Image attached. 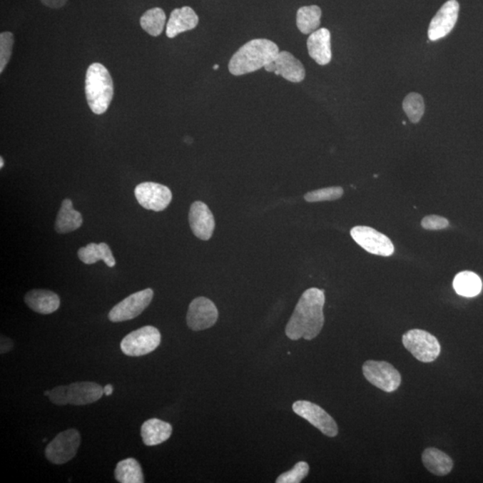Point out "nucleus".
<instances>
[{
	"label": "nucleus",
	"instance_id": "dca6fc26",
	"mask_svg": "<svg viewBox=\"0 0 483 483\" xmlns=\"http://www.w3.org/2000/svg\"><path fill=\"white\" fill-rule=\"evenodd\" d=\"M330 39V31L326 28H320L310 34L307 40L308 52L317 64L320 66L330 64L332 59Z\"/></svg>",
	"mask_w": 483,
	"mask_h": 483
},
{
	"label": "nucleus",
	"instance_id": "6ab92c4d",
	"mask_svg": "<svg viewBox=\"0 0 483 483\" xmlns=\"http://www.w3.org/2000/svg\"><path fill=\"white\" fill-rule=\"evenodd\" d=\"M24 302L31 310L44 315L55 312L60 306L59 296L44 289H34L28 292L24 296Z\"/></svg>",
	"mask_w": 483,
	"mask_h": 483
},
{
	"label": "nucleus",
	"instance_id": "1a4fd4ad",
	"mask_svg": "<svg viewBox=\"0 0 483 483\" xmlns=\"http://www.w3.org/2000/svg\"><path fill=\"white\" fill-rule=\"evenodd\" d=\"M153 295L154 292L151 288L129 295L111 309L108 319L112 322H122L136 318L150 305Z\"/></svg>",
	"mask_w": 483,
	"mask_h": 483
},
{
	"label": "nucleus",
	"instance_id": "e433bc0d",
	"mask_svg": "<svg viewBox=\"0 0 483 483\" xmlns=\"http://www.w3.org/2000/svg\"><path fill=\"white\" fill-rule=\"evenodd\" d=\"M218 65H215L213 69L218 70Z\"/></svg>",
	"mask_w": 483,
	"mask_h": 483
},
{
	"label": "nucleus",
	"instance_id": "c9c22d12",
	"mask_svg": "<svg viewBox=\"0 0 483 483\" xmlns=\"http://www.w3.org/2000/svg\"><path fill=\"white\" fill-rule=\"evenodd\" d=\"M4 160H3V158H0V168H3L4 167Z\"/></svg>",
	"mask_w": 483,
	"mask_h": 483
},
{
	"label": "nucleus",
	"instance_id": "a211bd4d",
	"mask_svg": "<svg viewBox=\"0 0 483 483\" xmlns=\"http://www.w3.org/2000/svg\"><path fill=\"white\" fill-rule=\"evenodd\" d=\"M199 17L190 6L173 10L169 16L166 34L173 39L185 31H191L198 26Z\"/></svg>",
	"mask_w": 483,
	"mask_h": 483
},
{
	"label": "nucleus",
	"instance_id": "f8f14e48",
	"mask_svg": "<svg viewBox=\"0 0 483 483\" xmlns=\"http://www.w3.org/2000/svg\"><path fill=\"white\" fill-rule=\"evenodd\" d=\"M218 311L213 301L197 298L190 304L186 322L192 330L200 331L213 327L217 322Z\"/></svg>",
	"mask_w": 483,
	"mask_h": 483
},
{
	"label": "nucleus",
	"instance_id": "f257e3e1",
	"mask_svg": "<svg viewBox=\"0 0 483 483\" xmlns=\"http://www.w3.org/2000/svg\"><path fill=\"white\" fill-rule=\"evenodd\" d=\"M324 305L325 294L323 290L312 288L304 292L285 327L287 336L292 340L300 338L312 340L318 336L325 322Z\"/></svg>",
	"mask_w": 483,
	"mask_h": 483
},
{
	"label": "nucleus",
	"instance_id": "473e14b6",
	"mask_svg": "<svg viewBox=\"0 0 483 483\" xmlns=\"http://www.w3.org/2000/svg\"><path fill=\"white\" fill-rule=\"evenodd\" d=\"M40 1L48 8L58 9L64 6L68 0H40Z\"/></svg>",
	"mask_w": 483,
	"mask_h": 483
},
{
	"label": "nucleus",
	"instance_id": "bb28decb",
	"mask_svg": "<svg viewBox=\"0 0 483 483\" xmlns=\"http://www.w3.org/2000/svg\"><path fill=\"white\" fill-rule=\"evenodd\" d=\"M166 14L160 8L148 10L140 19L143 29L151 36L157 37L162 34L166 24Z\"/></svg>",
	"mask_w": 483,
	"mask_h": 483
},
{
	"label": "nucleus",
	"instance_id": "4be33fe9",
	"mask_svg": "<svg viewBox=\"0 0 483 483\" xmlns=\"http://www.w3.org/2000/svg\"><path fill=\"white\" fill-rule=\"evenodd\" d=\"M422 463L429 472L437 476L449 474L453 469V461L443 451L429 447L422 453Z\"/></svg>",
	"mask_w": 483,
	"mask_h": 483
},
{
	"label": "nucleus",
	"instance_id": "9d476101",
	"mask_svg": "<svg viewBox=\"0 0 483 483\" xmlns=\"http://www.w3.org/2000/svg\"><path fill=\"white\" fill-rule=\"evenodd\" d=\"M293 411L320 429L324 435L330 437V438L337 435L338 427L336 422L318 405L310 401H296L293 405Z\"/></svg>",
	"mask_w": 483,
	"mask_h": 483
},
{
	"label": "nucleus",
	"instance_id": "4468645a",
	"mask_svg": "<svg viewBox=\"0 0 483 483\" xmlns=\"http://www.w3.org/2000/svg\"><path fill=\"white\" fill-rule=\"evenodd\" d=\"M189 224L193 235L207 241L213 235L215 220L209 207L203 202L192 204L189 211Z\"/></svg>",
	"mask_w": 483,
	"mask_h": 483
},
{
	"label": "nucleus",
	"instance_id": "a878e982",
	"mask_svg": "<svg viewBox=\"0 0 483 483\" xmlns=\"http://www.w3.org/2000/svg\"><path fill=\"white\" fill-rule=\"evenodd\" d=\"M115 478L120 483H143L142 467L135 458L120 461L116 464Z\"/></svg>",
	"mask_w": 483,
	"mask_h": 483
},
{
	"label": "nucleus",
	"instance_id": "423d86ee",
	"mask_svg": "<svg viewBox=\"0 0 483 483\" xmlns=\"http://www.w3.org/2000/svg\"><path fill=\"white\" fill-rule=\"evenodd\" d=\"M81 444V435L76 429L59 433L45 449V456L51 463L64 464L76 456Z\"/></svg>",
	"mask_w": 483,
	"mask_h": 483
},
{
	"label": "nucleus",
	"instance_id": "20e7f679",
	"mask_svg": "<svg viewBox=\"0 0 483 483\" xmlns=\"http://www.w3.org/2000/svg\"><path fill=\"white\" fill-rule=\"evenodd\" d=\"M403 345L415 358L422 362H432L439 357L442 347L436 337L422 330H411L402 337Z\"/></svg>",
	"mask_w": 483,
	"mask_h": 483
},
{
	"label": "nucleus",
	"instance_id": "f704fd0d",
	"mask_svg": "<svg viewBox=\"0 0 483 483\" xmlns=\"http://www.w3.org/2000/svg\"><path fill=\"white\" fill-rule=\"evenodd\" d=\"M113 393V387L112 385H107L104 387V394L106 396H111Z\"/></svg>",
	"mask_w": 483,
	"mask_h": 483
},
{
	"label": "nucleus",
	"instance_id": "f3484780",
	"mask_svg": "<svg viewBox=\"0 0 483 483\" xmlns=\"http://www.w3.org/2000/svg\"><path fill=\"white\" fill-rule=\"evenodd\" d=\"M275 73L291 83H301L305 78L304 65L294 55L288 51H280L274 60Z\"/></svg>",
	"mask_w": 483,
	"mask_h": 483
},
{
	"label": "nucleus",
	"instance_id": "c756f323",
	"mask_svg": "<svg viewBox=\"0 0 483 483\" xmlns=\"http://www.w3.org/2000/svg\"><path fill=\"white\" fill-rule=\"evenodd\" d=\"M15 42L14 35L10 31L0 34V73L4 72L12 56V49Z\"/></svg>",
	"mask_w": 483,
	"mask_h": 483
},
{
	"label": "nucleus",
	"instance_id": "6e6552de",
	"mask_svg": "<svg viewBox=\"0 0 483 483\" xmlns=\"http://www.w3.org/2000/svg\"><path fill=\"white\" fill-rule=\"evenodd\" d=\"M350 234L356 244L372 255L389 257L395 252L391 240L375 228L357 225L351 229Z\"/></svg>",
	"mask_w": 483,
	"mask_h": 483
},
{
	"label": "nucleus",
	"instance_id": "7c9ffc66",
	"mask_svg": "<svg viewBox=\"0 0 483 483\" xmlns=\"http://www.w3.org/2000/svg\"><path fill=\"white\" fill-rule=\"evenodd\" d=\"M309 464L305 462H298L292 470L285 472L278 476L277 483H299L304 479L309 472Z\"/></svg>",
	"mask_w": 483,
	"mask_h": 483
},
{
	"label": "nucleus",
	"instance_id": "412c9836",
	"mask_svg": "<svg viewBox=\"0 0 483 483\" xmlns=\"http://www.w3.org/2000/svg\"><path fill=\"white\" fill-rule=\"evenodd\" d=\"M83 225V217L73 209L72 200L65 199L56 218L55 229L59 234L77 230Z\"/></svg>",
	"mask_w": 483,
	"mask_h": 483
},
{
	"label": "nucleus",
	"instance_id": "393cba45",
	"mask_svg": "<svg viewBox=\"0 0 483 483\" xmlns=\"http://www.w3.org/2000/svg\"><path fill=\"white\" fill-rule=\"evenodd\" d=\"M322 19V9L318 6H302L296 16V24L304 34H311L319 29Z\"/></svg>",
	"mask_w": 483,
	"mask_h": 483
},
{
	"label": "nucleus",
	"instance_id": "7ed1b4c3",
	"mask_svg": "<svg viewBox=\"0 0 483 483\" xmlns=\"http://www.w3.org/2000/svg\"><path fill=\"white\" fill-rule=\"evenodd\" d=\"M86 95L94 114H104L114 96V86L108 70L101 63H93L87 69Z\"/></svg>",
	"mask_w": 483,
	"mask_h": 483
},
{
	"label": "nucleus",
	"instance_id": "2eb2a0df",
	"mask_svg": "<svg viewBox=\"0 0 483 483\" xmlns=\"http://www.w3.org/2000/svg\"><path fill=\"white\" fill-rule=\"evenodd\" d=\"M104 395V387L95 382H83L65 386L66 405H86L100 400Z\"/></svg>",
	"mask_w": 483,
	"mask_h": 483
},
{
	"label": "nucleus",
	"instance_id": "f03ea898",
	"mask_svg": "<svg viewBox=\"0 0 483 483\" xmlns=\"http://www.w3.org/2000/svg\"><path fill=\"white\" fill-rule=\"evenodd\" d=\"M280 53L278 45L267 39H255L242 46L228 64L233 76H244L257 71L273 62Z\"/></svg>",
	"mask_w": 483,
	"mask_h": 483
},
{
	"label": "nucleus",
	"instance_id": "aec40b11",
	"mask_svg": "<svg viewBox=\"0 0 483 483\" xmlns=\"http://www.w3.org/2000/svg\"><path fill=\"white\" fill-rule=\"evenodd\" d=\"M172 434V426L156 418L143 422L141 429L143 442L146 446H157L167 442Z\"/></svg>",
	"mask_w": 483,
	"mask_h": 483
},
{
	"label": "nucleus",
	"instance_id": "5701e85b",
	"mask_svg": "<svg viewBox=\"0 0 483 483\" xmlns=\"http://www.w3.org/2000/svg\"><path fill=\"white\" fill-rule=\"evenodd\" d=\"M78 257L87 265L96 263L101 260H103L106 265L109 268L116 265V260L114 256H113L111 249L105 243H101V244L91 243L86 248H80L78 250Z\"/></svg>",
	"mask_w": 483,
	"mask_h": 483
},
{
	"label": "nucleus",
	"instance_id": "b1692460",
	"mask_svg": "<svg viewBox=\"0 0 483 483\" xmlns=\"http://www.w3.org/2000/svg\"><path fill=\"white\" fill-rule=\"evenodd\" d=\"M454 291L464 298H474L482 291V282L477 274L472 271H462L453 282Z\"/></svg>",
	"mask_w": 483,
	"mask_h": 483
},
{
	"label": "nucleus",
	"instance_id": "39448f33",
	"mask_svg": "<svg viewBox=\"0 0 483 483\" xmlns=\"http://www.w3.org/2000/svg\"><path fill=\"white\" fill-rule=\"evenodd\" d=\"M161 342V335L156 327L146 326L123 338L120 347L126 355L139 357L153 352Z\"/></svg>",
	"mask_w": 483,
	"mask_h": 483
},
{
	"label": "nucleus",
	"instance_id": "c85d7f7f",
	"mask_svg": "<svg viewBox=\"0 0 483 483\" xmlns=\"http://www.w3.org/2000/svg\"><path fill=\"white\" fill-rule=\"evenodd\" d=\"M343 195V188H340V186H332V188H322L309 192L305 195V199L306 202L309 203L330 202V200L340 199Z\"/></svg>",
	"mask_w": 483,
	"mask_h": 483
},
{
	"label": "nucleus",
	"instance_id": "72a5a7b5",
	"mask_svg": "<svg viewBox=\"0 0 483 483\" xmlns=\"http://www.w3.org/2000/svg\"><path fill=\"white\" fill-rule=\"evenodd\" d=\"M13 345V341L10 338L1 336V345H0V352L1 354H6V352L11 351Z\"/></svg>",
	"mask_w": 483,
	"mask_h": 483
},
{
	"label": "nucleus",
	"instance_id": "0eeeda50",
	"mask_svg": "<svg viewBox=\"0 0 483 483\" xmlns=\"http://www.w3.org/2000/svg\"><path fill=\"white\" fill-rule=\"evenodd\" d=\"M362 372L370 383L387 393L397 390L402 382L400 372L387 362L370 360L362 365Z\"/></svg>",
	"mask_w": 483,
	"mask_h": 483
},
{
	"label": "nucleus",
	"instance_id": "2f4dec72",
	"mask_svg": "<svg viewBox=\"0 0 483 483\" xmlns=\"http://www.w3.org/2000/svg\"><path fill=\"white\" fill-rule=\"evenodd\" d=\"M449 225V222L446 218L437 216V215H429L422 218V227L426 230H442Z\"/></svg>",
	"mask_w": 483,
	"mask_h": 483
},
{
	"label": "nucleus",
	"instance_id": "9b49d317",
	"mask_svg": "<svg viewBox=\"0 0 483 483\" xmlns=\"http://www.w3.org/2000/svg\"><path fill=\"white\" fill-rule=\"evenodd\" d=\"M135 195L137 202L144 209L162 211L167 209L172 200L171 189L157 183L146 182L136 186Z\"/></svg>",
	"mask_w": 483,
	"mask_h": 483
},
{
	"label": "nucleus",
	"instance_id": "ddd939ff",
	"mask_svg": "<svg viewBox=\"0 0 483 483\" xmlns=\"http://www.w3.org/2000/svg\"><path fill=\"white\" fill-rule=\"evenodd\" d=\"M459 13V3L449 0L433 17L428 29L429 40L436 41L446 37L454 29Z\"/></svg>",
	"mask_w": 483,
	"mask_h": 483
},
{
	"label": "nucleus",
	"instance_id": "cd10ccee",
	"mask_svg": "<svg viewBox=\"0 0 483 483\" xmlns=\"http://www.w3.org/2000/svg\"><path fill=\"white\" fill-rule=\"evenodd\" d=\"M403 108L409 120L414 124H417L424 114V98L419 93H409L403 101Z\"/></svg>",
	"mask_w": 483,
	"mask_h": 483
}]
</instances>
